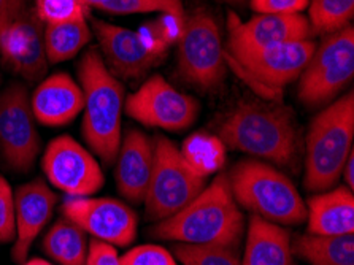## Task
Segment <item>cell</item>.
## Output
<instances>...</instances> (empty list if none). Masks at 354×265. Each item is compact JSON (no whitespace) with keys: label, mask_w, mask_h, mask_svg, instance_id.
I'll list each match as a JSON object with an SVG mask.
<instances>
[{"label":"cell","mask_w":354,"mask_h":265,"mask_svg":"<svg viewBox=\"0 0 354 265\" xmlns=\"http://www.w3.org/2000/svg\"><path fill=\"white\" fill-rule=\"evenodd\" d=\"M40 148L28 88L10 84L0 94V156L13 172L28 173L34 169Z\"/></svg>","instance_id":"obj_9"},{"label":"cell","mask_w":354,"mask_h":265,"mask_svg":"<svg viewBox=\"0 0 354 265\" xmlns=\"http://www.w3.org/2000/svg\"><path fill=\"white\" fill-rule=\"evenodd\" d=\"M91 24L99 40L100 56L115 77L122 80L142 78L164 59V56L149 50L137 32L102 19H93Z\"/></svg>","instance_id":"obj_15"},{"label":"cell","mask_w":354,"mask_h":265,"mask_svg":"<svg viewBox=\"0 0 354 265\" xmlns=\"http://www.w3.org/2000/svg\"><path fill=\"white\" fill-rule=\"evenodd\" d=\"M342 176H343V181H345L346 188L353 191V188H354V151H351L345 162V165H343Z\"/></svg>","instance_id":"obj_36"},{"label":"cell","mask_w":354,"mask_h":265,"mask_svg":"<svg viewBox=\"0 0 354 265\" xmlns=\"http://www.w3.org/2000/svg\"><path fill=\"white\" fill-rule=\"evenodd\" d=\"M223 2H229V3H240V2H245V0H223Z\"/></svg>","instance_id":"obj_38"},{"label":"cell","mask_w":354,"mask_h":265,"mask_svg":"<svg viewBox=\"0 0 354 265\" xmlns=\"http://www.w3.org/2000/svg\"><path fill=\"white\" fill-rule=\"evenodd\" d=\"M312 265H354V235L304 234L291 246Z\"/></svg>","instance_id":"obj_23"},{"label":"cell","mask_w":354,"mask_h":265,"mask_svg":"<svg viewBox=\"0 0 354 265\" xmlns=\"http://www.w3.org/2000/svg\"><path fill=\"white\" fill-rule=\"evenodd\" d=\"M21 265H53V264H51V262H48V261H43V259L34 257V259H30V261H26V262H23Z\"/></svg>","instance_id":"obj_37"},{"label":"cell","mask_w":354,"mask_h":265,"mask_svg":"<svg viewBox=\"0 0 354 265\" xmlns=\"http://www.w3.org/2000/svg\"><path fill=\"white\" fill-rule=\"evenodd\" d=\"M171 254L185 265H241L240 250L232 246L175 243Z\"/></svg>","instance_id":"obj_28"},{"label":"cell","mask_w":354,"mask_h":265,"mask_svg":"<svg viewBox=\"0 0 354 265\" xmlns=\"http://www.w3.org/2000/svg\"><path fill=\"white\" fill-rule=\"evenodd\" d=\"M29 10V0H0V34Z\"/></svg>","instance_id":"obj_35"},{"label":"cell","mask_w":354,"mask_h":265,"mask_svg":"<svg viewBox=\"0 0 354 265\" xmlns=\"http://www.w3.org/2000/svg\"><path fill=\"white\" fill-rule=\"evenodd\" d=\"M291 234L283 226L251 214L241 265H289Z\"/></svg>","instance_id":"obj_21"},{"label":"cell","mask_w":354,"mask_h":265,"mask_svg":"<svg viewBox=\"0 0 354 265\" xmlns=\"http://www.w3.org/2000/svg\"><path fill=\"white\" fill-rule=\"evenodd\" d=\"M50 185L68 197H91L105 185V175L89 149L71 135L51 140L41 159Z\"/></svg>","instance_id":"obj_11"},{"label":"cell","mask_w":354,"mask_h":265,"mask_svg":"<svg viewBox=\"0 0 354 265\" xmlns=\"http://www.w3.org/2000/svg\"><path fill=\"white\" fill-rule=\"evenodd\" d=\"M84 107V95L71 75L57 72L41 80L30 95V108L35 121L48 127L71 124Z\"/></svg>","instance_id":"obj_19"},{"label":"cell","mask_w":354,"mask_h":265,"mask_svg":"<svg viewBox=\"0 0 354 265\" xmlns=\"http://www.w3.org/2000/svg\"><path fill=\"white\" fill-rule=\"evenodd\" d=\"M180 153L187 167L202 178L221 172L226 162V146L221 138L207 132L189 135L181 145Z\"/></svg>","instance_id":"obj_25"},{"label":"cell","mask_w":354,"mask_h":265,"mask_svg":"<svg viewBox=\"0 0 354 265\" xmlns=\"http://www.w3.org/2000/svg\"><path fill=\"white\" fill-rule=\"evenodd\" d=\"M239 207L278 226H299L307 207L294 183L277 167L259 159L240 161L227 173Z\"/></svg>","instance_id":"obj_4"},{"label":"cell","mask_w":354,"mask_h":265,"mask_svg":"<svg viewBox=\"0 0 354 265\" xmlns=\"http://www.w3.org/2000/svg\"><path fill=\"white\" fill-rule=\"evenodd\" d=\"M118 191L132 203L145 202L154 167V143L147 134L129 129L116 154Z\"/></svg>","instance_id":"obj_18"},{"label":"cell","mask_w":354,"mask_h":265,"mask_svg":"<svg viewBox=\"0 0 354 265\" xmlns=\"http://www.w3.org/2000/svg\"><path fill=\"white\" fill-rule=\"evenodd\" d=\"M84 265H122L121 257L118 256L116 246L110 243L93 239L88 245V256Z\"/></svg>","instance_id":"obj_34"},{"label":"cell","mask_w":354,"mask_h":265,"mask_svg":"<svg viewBox=\"0 0 354 265\" xmlns=\"http://www.w3.org/2000/svg\"><path fill=\"white\" fill-rule=\"evenodd\" d=\"M354 94L342 95L321 110L310 124L305 151L304 185L308 191L324 192L334 188L353 151Z\"/></svg>","instance_id":"obj_5"},{"label":"cell","mask_w":354,"mask_h":265,"mask_svg":"<svg viewBox=\"0 0 354 265\" xmlns=\"http://www.w3.org/2000/svg\"><path fill=\"white\" fill-rule=\"evenodd\" d=\"M61 210L62 216L78 224L95 240L124 248L137 237L136 212L118 199L68 197Z\"/></svg>","instance_id":"obj_13"},{"label":"cell","mask_w":354,"mask_h":265,"mask_svg":"<svg viewBox=\"0 0 354 265\" xmlns=\"http://www.w3.org/2000/svg\"><path fill=\"white\" fill-rule=\"evenodd\" d=\"M224 146L264 159L283 169H297L300 134L292 110L280 104L240 102L219 126Z\"/></svg>","instance_id":"obj_1"},{"label":"cell","mask_w":354,"mask_h":265,"mask_svg":"<svg viewBox=\"0 0 354 265\" xmlns=\"http://www.w3.org/2000/svg\"><path fill=\"white\" fill-rule=\"evenodd\" d=\"M88 234L66 216L59 218L43 237L41 250L59 265H84Z\"/></svg>","instance_id":"obj_22"},{"label":"cell","mask_w":354,"mask_h":265,"mask_svg":"<svg viewBox=\"0 0 354 265\" xmlns=\"http://www.w3.org/2000/svg\"><path fill=\"white\" fill-rule=\"evenodd\" d=\"M122 265H178L174 254L159 245H140L121 257Z\"/></svg>","instance_id":"obj_32"},{"label":"cell","mask_w":354,"mask_h":265,"mask_svg":"<svg viewBox=\"0 0 354 265\" xmlns=\"http://www.w3.org/2000/svg\"><path fill=\"white\" fill-rule=\"evenodd\" d=\"M183 24L185 19L176 18V16L169 13H162L158 19L145 23L137 34L142 37L145 45L149 50L160 54V56H165L169 46L178 43Z\"/></svg>","instance_id":"obj_29"},{"label":"cell","mask_w":354,"mask_h":265,"mask_svg":"<svg viewBox=\"0 0 354 265\" xmlns=\"http://www.w3.org/2000/svg\"><path fill=\"white\" fill-rule=\"evenodd\" d=\"M86 10L94 8L111 15L151 13L160 12L185 19V8L181 0H80Z\"/></svg>","instance_id":"obj_27"},{"label":"cell","mask_w":354,"mask_h":265,"mask_svg":"<svg viewBox=\"0 0 354 265\" xmlns=\"http://www.w3.org/2000/svg\"><path fill=\"white\" fill-rule=\"evenodd\" d=\"M15 239V194L7 178L0 175V243H10Z\"/></svg>","instance_id":"obj_31"},{"label":"cell","mask_w":354,"mask_h":265,"mask_svg":"<svg viewBox=\"0 0 354 265\" xmlns=\"http://www.w3.org/2000/svg\"><path fill=\"white\" fill-rule=\"evenodd\" d=\"M77 73L84 95L82 134L91 151L111 165L120 149L124 108V86L106 68L95 48L86 51L77 66Z\"/></svg>","instance_id":"obj_3"},{"label":"cell","mask_w":354,"mask_h":265,"mask_svg":"<svg viewBox=\"0 0 354 265\" xmlns=\"http://www.w3.org/2000/svg\"><path fill=\"white\" fill-rule=\"evenodd\" d=\"M93 30L84 19L68 23L45 24L43 40L48 64H61L77 56L91 42Z\"/></svg>","instance_id":"obj_24"},{"label":"cell","mask_w":354,"mask_h":265,"mask_svg":"<svg viewBox=\"0 0 354 265\" xmlns=\"http://www.w3.org/2000/svg\"><path fill=\"white\" fill-rule=\"evenodd\" d=\"M154 143V167L145 196V213L153 223L170 218L192 202L207 186V178L196 175L183 159L180 148L159 135Z\"/></svg>","instance_id":"obj_7"},{"label":"cell","mask_w":354,"mask_h":265,"mask_svg":"<svg viewBox=\"0 0 354 265\" xmlns=\"http://www.w3.org/2000/svg\"><path fill=\"white\" fill-rule=\"evenodd\" d=\"M257 15H297L308 8V0H250Z\"/></svg>","instance_id":"obj_33"},{"label":"cell","mask_w":354,"mask_h":265,"mask_svg":"<svg viewBox=\"0 0 354 265\" xmlns=\"http://www.w3.org/2000/svg\"><path fill=\"white\" fill-rule=\"evenodd\" d=\"M178 73L181 78L202 93H213L221 88L226 78L221 30L213 15L197 10L185 19L178 43Z\"/></svg>","instance_id":"obj_8"},{"label":"cell","mask_w":354,"mask_h":265,"mask_svg":"<svg viewBox=\"0 0 354 265\" xmlns=\"http://www.w3.org/2000/svg\"><path fill=\"white\" fill-rule=\"evenodd\" d=\"M315 48L313 40H302L259 50L229 48V51L234 56L235 66L245 70L250 80L256 81L257 93L273 97V94H280L284 86L300 77L313 56Z\"/></svg>","instance_id":"obj_10"},{"label":"cell","mask_w":354,"mask_h":265,"mask_svg":"<svg viewBox=\"0 0 354 265\" xmlns=\"http://www.w3.org/2000/svg\"><path fill=\"white\" fill-rule=\"evenodd\" d=\"M305 207L308 234H354V196L351 189L346 186L316 194L307 200Z\"/></svg>","instance_id":"obj_20"},{"label":"cell","mask_w":354,"mask_h":265,"mask_svg":"<svg viewBox=\"0 0 354 265\" xmlns=\"http://www.w3.org/2000/svg\"><path fill=\"white\" fill-rule=\"evenodd\" d=\"M56 205L57 194L41 178L18 188L15 194L16 239L12 250V259L16 264L28 261L32 245L51 221Z\"/></svg>","instance_id":"obj_16"},{"label":"cell","mask_w":354,"mask_h":265,"mask_svg":"<svg viewBox=\"0 0 354 265\" xmlns=\"http://www.w3.org/2000/svg\"><path fill=\"white\" fill-rule=\"evenodd\" d=\"M34 10L43 24L68 23L86 18V7L80 0H35Z\"/></svg>","instance_id":"obj_30"},{"label":"cell","mask_w":354,"mask_h":265,"mask_svg":"<svg viewBox=\"0 0 354 265\" xmlns=\"http://www.w3.org/2000/svg\"><path fill=\"white\" fill-rule=\"evenodd\" d=\"M149 234L160 240L191 245L239 248L243 241L245 216L230 191L227 173H218L198 196L170 218L158 221Z\"/></svg>","instance_id":"obj_2"},{"label":"cell","mask_w":354,"mask_h":265,"mask_svg":"<svg viewBox=\"0 0 354 265\" xmlns=\"http://www.w3.org/2000/svg\"><path fill=\"white\" fill-rule=\"evenodd\" d=\"M354 0H308V21L315 34L329 35L353 24Z\"/></svg>","instance_id":"obj_26"},{"label":"cell","mask_w":354,"mask_h":265,"mask_svg":"<svg viewBox=\"0 0 354 265\" xmlns=\"http://www.w3.org/2000/svg\"><path fill=\"white\" fill-rule=\"evenodd\" d=\"M354 77V27L324 35L299 77L297 95L305 107H323L339 95Z\"/></svg>","instance_id":"obj_6"},{"label":"cell","mask_w":354,"mask_h":265,"mask_svg":"<svg viewBox=\"0 0 354 265\" xmlns=\"http://www.w3.org/2000/svg\"><path fill=\"white\" fill-rule=\"evenodd\" d=\"M229 48H270L312 40L315 32L304 15H256L248 23L229 24Z\"/></svg>","instance_id":"obj_17"},{"label":"cell","mask_w":354,"mask_h":265,"mask_svg":"<svg viewBox=\"0 0 354 265\" xmlns=\"http://www.w3.org/2000/svg\"><path fill=\"white\" fill-rule=\"evenodd\" d=\"M127 116L148 127L185 131L196 121L198 104L176 91L160 75H153L124 100Z\"/></svg>","instance_id":"obj_12"},{"label":"cell","mask_w":354,"mask_h":265,"mask_svg":"<svg viewBox=\"0 0 354 265\" xmlns=\"http://www.w3.org/2000/svg\"><path fill=\"white\" fill-rule=\"evenodd\" d=\"M45 27L30 8L0 34V56L10 72L26 81H40L48 70L43 40Z\"/></svg>","instance_id":"obj_14"}]
</instances>
